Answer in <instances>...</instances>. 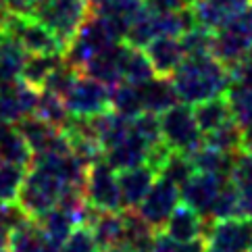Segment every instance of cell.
<instances>
[{
    "label": "cell",
    "mask_w": 252,
    "mask_h": 252,
    "mask_svg": "<svg viewBox=\"0 0 252 252\" xmlns=\"http://www.w3.org/2000/svg\"><path fill=\"white\" fill-rule=\"evenodd\" d=\"M177 98L186 104L196 106L209 98L223 96L231 86L229 69L221 65L213 55L186 57L184 63L171 75Z\"/></svg>",
    "instance_id": "6da1fadb"
},
{
    "label": "cell",
    "mask_w": 252,
    "mask_h": 252,
    "mask_svg": "<svg viewBox=\"0 0 252 252\" xmlns=\"http://www.w3.org/2000/svg\"><path fill=\"white\" fill-rule=\"evenodd\" d=\"M65 190H67V184L55 171L40 165H30L19 198H17V204H19V209L30 219H40L44 213L59 206L61 196Z\"/></svg>",
    "instance_id": "7a4b0ae2"
},
{
    "label": "cell",
    "mask_w": 252,
    "mask_h": 252,
    "mask_svg": "<svg viewBox=\"0 0 252 252\" xmlns=\"http://www.w3.org/2000/svg\"><path fill=\"white\" fill-rule=\"evenodd\" d=\"M117 42H125V40L119 35V32L113 28L106 17L92 11L88 19L84 21V25L73 35V40L67 44L65 61L82 71L90 59L96 57L98 52H102L104 48L113 46Z\"/></svg>",
    "instance_id": "3957f363"
},
{
    "label": "cell",
    "mask_w": 252,
    "mask_h": 252,
    "mask_svg": "<svg viewBox=\"0 0 252 252\" xmlns=\"http://www.w3.org/2000/svg\"><path fill=\"white\" fill-rule=\"evenodd\" d=\"M90 13L92 8L88 0H40L33 17L46 25L67 48V44L73 40V35L84 25Z\"/></svg>",
    "instance_id": "277c9868"
},
{
    "label": "cell",
    "mask_w": 252,
    "mask_h": 252,
    "mask_svg": "<svg viewBox=\"0 0 252 252\" xmlns=\"http://www.w3.org/2000/svg\"><path fill=\"white\" fill-rule=\"evenodd\" d=\"M0 30L19 42L28 55L65 52V46L61 44V40L33 15H15L4 11L0 15Z\"/></svg>",
    "instance_id": "5b68a950"
},
{
    "label": "cell",
    "mask_w": 252,
    "mask_h": 252,
    "mask_svg": "<svg viewBox=\"0 0 252 252\" xmlns=\"http://www.w3.org/2000/svg\"><path fill=\"white\" fill-rule=\"evenodd\" d=\"M160 121V138L165 146L173 152L190 155L202 144V131L196 123L194 109L190 104H175L169 111L158 115Z\"/></svg>",
    "instance_id": "8992f818"
},
{
    "label": "cell",
    "mask_w": 252,
    "mask_h": 252,
    "mask_svg": "<svg viewBox=\"0 0 252 252\" xmlns=\"http://www.w3.org/2000/svg\"><path fill=\"white\" fill-rule=\"evenodd\" d=\"M84 192H86L88 204L92 206L94 211H102V213H119V211H123L117 171L106 165L104 158L96 160V163H92V165H88Z\"/></svg>",
    "instance_id": "52a82bcc"
},
{
    "label": "cell",
    "mask_w": 252,
    "mask_h": 252,
    "mask_svg": "<svg viewBox=\"0 0 252 252\" xmlns=\"http://www.w3.org/2000/svg\"><path fill=\"white\" fill-rule=\"evenodd\" d=\"M252 244V219L231 217L209 221L204 233V252H248Z\"/></svg>",
    "instance_id": "ba28073f"
},
{
    "label": "cell",
    "mask_w": 252,
    "mask_h": 252,
    "mask_svg": "<svg viewBox=\"0 0 252 252\" xmlns=\"http://www.w3.org/2000/svg\"><path fill=\"white\" fill-rule=\"evenodd\" d=\"M179 198H182L179 186L173 184L171 179L158 175L136 211L155 231H163L167 219L179 204Z\"/></svg>",
    "instance_id": "9c48e42d"
},
{
    "label": "cell",
    "mask_w": 252,
    "mask_h": 252,
    "mask_svg": "<svg viewBox=\"0 0 252 252\" xmlns=\"http://www.w3.org/2000/svg\"><path fill=\"white\" fill-rule=\"evenodd\" d=\"M65 102L71 117H94L111 111L109 88L84 73L75 82L73 90L65 96Z\"/></svg>",
    "instance_id": "30bf717a"
},
{
    "label": "cell",
    "mask_w": 252,
    "mask_h": 252,
    "mask_svg": "<svg viewBox=\"0 0 252 252\" xmlns=\"http://www.w3.org/2000/svg\"><path fill=\"white\" fill-rule=\"evenodd\" d=\"M40 98V90L23 79H17L15 84L0 88V121L8 125H17L25 117L35 113Z\"/></svg>",
    "instance_id": "8fae6325"
},
{
    "label": "cell",
    "mask_w": 252,
    "mask_h": 252,
    "mask_svg": "<svg viewBox=\"0 0 252 252\" xmlns=\"http://www.w3.org/2000/svg\"><path fill=\"white\" fill-rule=\"evenodd\" d=\"M227 179L229 177H221V175H213V173H198L196 171V173L179 188L182 202L192 206L194 211H198L206 219L215 198H217V194L221 192V188Z\"/></svg>",
    "instance_id": "7c38bea8"
},
{
    "label": "cell",
    "mask_w": 252,
    "mask_h": 252,
    "mask_svg": "<svg viewBox=\"0 0 252 252\" xmlns=\"http://www.w3.org/2000/svg\"><path fill=\"white\" fill-rule=\"evenodd\" d=\"M206 227H209V219H204L192 206L179 202L175 206V211L171 213V217L167 219L163 233L173 242H177V244H184V242L204 238Z\"/></svg>",
    "instance_id": "4fadbf2b"
},
{
    "label": "cell",
    "mask_w": 252,
    "mask_h": 252,
    "mask_svg": "<svg viewBox=\"0 0 252 252\" xmlns=\"http://www.w3.org/2000/svg\"><path fill=\"white\" fill-rule=\"evenodd\" d=\"M158 173L150 165H140L133 169H125L117 173L119 179V190H121V202L123 211H136L140 202L144 200V196L148 194V190L155 184V179Z\"/></svg>",
    "instance_id": "5bb4252c"
},
{
    "label": "cell",
    "mask_w": 252,
    "mask_h": 252,
    "mask_svg": "<svg viewBox=\"0 0 252 252\" xmlns=\"http://www.w3.org/2000/svg\"><path fill=\"white\" fill-rule=\"evenodd\" d=\"M144 50H146L152 69L158 77H171L186 59L182 40L173 38V35H158V38L150 40Z\"/></svg>",
    "instance_id": "9a60e30c"
},
{
    "label": "cell",
    "mask_w": 252,
    "mask_h": 252,
    "mask_svg": "<svg viewBox=\"0 0 252 252\" xmlns=\"http://www.w3.org/2000/svg\"><path fill=\"white\" fill-rule=\"evenodd\" d=\"M148 152H150L148 144L129 129V133L121 142H117L115 146L104 150L102 158L106 160V165L111 169H115L119 173V171H125V169L148 165Z\"/></svg>",
    "instance_id": "2e32d148"
},
{
    "label": "cell",
    "mask_w": 252,
    "mask_h": 252,
    "mask_svg": "<svg viewBox=\"0 0 252 252\" xmlns=\"http://www.w3.org/2000/svg\"><path fill=\"white\" fill-rule=\"evenodd\" d=\"M127 42H117L113 46L104 48L102 52H98L96 57H92L86 67L82 69V73L96 79V82L104 84L106 88H111L115 84L121 82V61Z\"/></svg>",
    "instance_id": "e0dca14e"
},
{
    "label": "cell",
    "mask_w": 252,
    "mask_h": 252,
    "mask_svg": "<svg viewBox=\"0 0 252 252\" xmlns=\"http://www.w3.org/2000/svg\"><path fill=\"white\" fill-rule=\"evenodd\" d=\"M140 92H142V104H144V111L146 113H155L160 115L169 111L171 106L177 104V92H175V86L171 82V77H158L155 75L146 82L144 86H140Z\"/></svg>",
    "instance_id": "ac0fdd59"
},
{
    "label": "cell",
    "mask_w": 252,
    "mask_h": 252,
    "mask_svg": "<svg viewBox=\"0 0 252 252\" xmlns=\"http://www.w3.org/2000/svg\"><path fill=\"white\" fill-rule=\"evenodd\" d=\"M8 252H55L35 219H25L8 233Z\"/></svg>",
    "instance_id": "d6986e66"
},
{
    "label": "cell",
    "mask_w": 252,
    "mask_h": 252,
    "mask_svg": "<svg viewBox=\"0 0 252 252\" xmlns=\"http://www.w3.org/2000/svg\"><path fill=\"white\" fill-rule=\"evenodd\" d=\"M25 59H28L25 48L0 30V88L21 79Z\"/></svg>",
    "instance_id": "ffe728a7"
},
{
    "label": "cell",
    "mask_w": 252,
    "mask_h": 252,
    "mask_svg": "<svg viewBox=\"0 0 252 252\" xmlns=\"http://www.w3.org/2000/svg\"><path fill=\"white\" fill-rule=\"evenodd\" d=\"M236 155H231V152H223V150L215 148V146H209V144L202 142L200 146H198L196 150H192L188 157H190L192 165H194V169L198 171V173H213V175L229 177Z\"/></svg>",
    "instance_id": "44dd1931"
},
{
    "label": "cell",
    "mask_w": 252,
    "mask_h": 252,
    "mask_svg": "<svg viewBox=\"0 0 252 252\" xmlns=\"http://www.w3.org/2000/svg\"><path fill=\"white\" fill-rule=\"evenodd\" d=\"M40 223V227L44 231V236H46L48 244L52 246V250H59V246L63 242L67 240V236L71 231L77 227V219L71 215L67 209H63V206H55V209H50L48 213H44L40 219H35Z\"/></svg>",
    "instance_id": "7402d4cb"
},
{
    "label": "cell",
    "mask_w": 252,
    "mask_h": 252,
    "mask_svg": "<svg viewBox=\"0 0 252 252\" xmlns=\"http://www.w3.org/2000/svg\"><path fill=\"white\" fill-rule=\"evenodd\" d=\"M157 73H155V69H152V63L146 55V50L127 44L125 52H123V61H121V82H127L133 86H144Z\"/></svg>",
    "instance_id": "603a6c76"
},
{
    "label": "cell",
    "mask_w": 252,
    "mask_h": 252,
    "mask_svg": "<svg viewBox=\"0 0 252 252\" xmlns=\"http://www.w3.org/2000/svg\"><path fill=\"white\" fill-rule=\"evenodd\" d=\"M33 152L28 146V142L17 131L15 125L2 123L0 125V163H15L30 167Z\"/></svg>",
    "instance_id": "cb8c5ba5"
},
{
    "label": "cell",
    "mask_w": 252,
    "mask_h": 252,
    "mask_svg": "<svg viewBox=\"0 0 252 252\" xmlns=\"http://www.w3.org/2000/svg\"><path fill=\"white\" fill-rule=\"evenodd\" d=\"M194 117H196V123H198V127H200L202 136L233 119L231 111H229V102H227V98H225V94L209 98V100L196 104L194 106Z\"/></svg>",
    "instance_id": "d4e9b609"
},
{
    "label": "cell",
    "mask_w": 252,
    "mask_h": 252,
    "mask_svg": "<svg viewBox=\"0 0 252 252\" xmlns=\"http://www.w3.org/2000/svg\"><path fill=\"white\" fill-rule=\"evenodd\" d=\"M65 63V52H52V55H28L21 71V79L25 84L42 90L50 73L59 65Z\"/></svg>",
    "instance_id": "484cf974"
},
{
    "label": "cell",
    "mask_w": 252,
    "mask_h": 252,
    "mask_svg": "<svg viewBox=\"0 0 252 252\" xmlns=\"http://www.w3.org/2000/svg\"><path fill=\"white\" fill-rule=\"evenodd\" d=\"M88 225H90V229L94 231V238L98 240V244H100L102 250L123 242V211H119V213L96 211Z\"/></svg>",
    "instance_id": "4316f807"
},
{
    "label": "cell",
    "mask_w": 252,
    "mask_h": 252,
    "mask_svg": "<svg viewBox=\"0 0 252 252\" xmlns=\"http://www.w3.org/2000/svg\"><path fill=\"white\" fill-rule=\"evenodd\" d=\"M109 100H111V111L125 117V119H133V117L144 113L140 86H133L127 82L115 84L109 88Z\"/></svg>",
    "instance_id": "83f0119b"
},
{
    "label": "cell",
    "mask_w": 252,
    "mask_h": 252,
    "mask_svg": "<svg viewBox=\"0 0 252 252\" xmlns=\"http://www.w3.org/2000/svg\"><path fill=\"white\" fill-rule=\"evenodd\" d=\"M157 231L144 221L138 211H123V242L138 250L150 252Z\"/></svg>",
    "instance_id": "f1b7e54d"
},
{
    "label": "cell",
    "mask_w": 252,
    "mask_h": 252,
    "mask_svg": "<svg viewBox=\"0 0 252 252\" xmlns=\"http://www.w3.org/2000/svg\"><path fill=\"white\" fill-rule=\"evenodd\" d=\"M42 121H46L48 125L57 129H63L69 125L71 121V113L67 109V102L63 96H57L52 92H46V90H40V98H38V106H35V113Z\"/></svg>",
    "instance_id": "f546056e"
},
{
    "label": "cell",
    "mask_w": 252,
    "mask_h": 252,
    "mask_svg": "<svg viewBox=\"0 0 252 252\" xmlns=\"http://www.w3.org/2000/svg\"><path fill=\"white\" fill-rule=\"evenodd\" d=\"M231 217H244L242 215V196L240 190L233 186L229 179L223 184L221 192L215 198V202L209 211V221H221V219H231Z\"/></svg>",
    "instance_id": "4dcf8cb0"
},
{
    "label": "cell",
    "mask_w": 252,
    "mask_h": 252,
    "mask_svg": "<svg viewBox=\"0 0 252 252\" xmlns=\"http://www.w3.org/2000/svg\"><path fill=\"white\" fill-rule=\"evenodd\" d=\"M225 98L229 102V111L233 121L240 125V129L252 127V90L231 84L229 90L225 92Z\"/></svg>",
    "instance_id": "1f68e13d"
},
{
    "label": "cell",
    "mask_w": 252,
    "mask_h": 252,
    "mask_svg": "<svg viewBox=\"0 0 252 252\" xmlns=\"http://www.w3.org/2000/svg\"><path fill=\"white\" fill-rule=\"evenodd\" d=\"M25 173H28V167H23V165L0 163V202L2 204L17 202Z\"/></svg>",
    "instance_id": "d6a6232c"
},
{
    "label": "cell",
    "mask_w": 252,
    "mask_h": 252,
    "mask_svg": "<svg viewBox=\"0 0 252 252\" xmlns=\"http://www.w3.org/2000/svg\"><path fill=\"white\" fill-rule=\"evenodd\" d=\"M202 142L209 144V146L219 148L223 152H231V155H236V152L242 150V129H240V125L231 119L225 125H221V127L204 133Z\"/></svg>",
    "instance_id": "836d02e7"
},
{
    "label": "cell",
    "mask_w": 252,
    "mask_h": 252,
    "mask_svg": "<svg viewBox=\"0 0 252 252\" xmlns=\"http://www.w3.org/2000/svg\"><path fill=\"white\" fill-rule=\"evenodd\" d=\"M194 173H196V169L192 165L190 157L184 155V152H173V150L169 152V157L165 158V163L160 165V169H158L160 177L171 179V182L177 184L179 188H182Z\"/></svg>",
    "instance_id": "e575fe53"
},
{
    "label": "cell",
    "mask_w": 252,
    "mask_h": 252,
    "mask_svg": "<svg viewBox=\"0 0 252 252\" xmlns=\"http://www.w3.org/2000/svg\"><path fill=\"white\" fill-rule=\"evenodd\" d=\"M79 77H82V71L65 61L63 65H59L50 73V77L46 79V84H44L42 90H46V92H52V94L65 98L71 90H73V86H75V82Z\"/></svg>",
    "instance_id": "d590c367"
},
{
    "label": "cell",
    "mask_w": 252,
    "mask_h": 252,
    "mask_svg": "<svg viewBox=\"0 0 252 252\" xmlns=\"http://www.w3.org/2000/svg\"><path fill=\"white\" fill-rule=\"evenodd\" d=\"M213 35H215V32L202 28V25H194V28L188 30L184 35H179L186 57L211 55V50H213Z\"/></svg>",
    "instance_id": "8d00e7d4"
},
{
    "label": "cell",
    "mask_w": 252,
    "mask_h": 252,
    "mask_svg": "<svg viewBox=\"0 0 252 252\" xmlns=\"http://www.w3.org/2000/svg\"><path fill=\"white\" fill-rule=\"evenodd\" d=\"M57 252H102V248L94 238V231L90 229V225H77Z\"/></svg>",
    "instance_id": "74e56055"
},
{
    "label": "cell",
    "mask_w": 252,
    "mask_h": 252,
    "mask_svg": "<svg viewBox=\"0 0 252 252\" xmlns=\"http://www.w3.org/2000/svg\"><path fill=\"white\" fill-rule=\"evenodd\" d=\"M229 182L240 190V194L252 192V157L246 152H238L233 158V167L229 173Z\"/></svg>",
    "instance_id": "f35d334b"
},
{
    "label": "cell",
    "mask_w": 252,
    "mask_h": 252,
    "mask_svg": "<svg viewBox=\"0 0 252 252\" xmlns=\"http://www.w3.org/2000/svg\"><path fill=\"white\" fill-rule=\"evenodd\" d=\"M25 219H30L25 215L19 204H2L0 202V248H6L8 244V233H11L13 227H17L19 223H23Z\"/></svg>",
    "instance_id": "ab89813d"
},
{
    "label": "cell",
    "mask_w": 252,
    "mask_h": 252,
    "mask_svg": "<svg viewBox=\"0 0 252 252\" xmlns=\"http://www.w3.org/2000/svg\"><path fill=\"white\" fill-rule=\"evenodd\" d=\"M229 75H231V84L252 90V48H248L246 55L229 69Z\"/></svg>",
    "instance_id": "60d3db41"
},
{
    "label": "cell",
    "mask_w": 252,
    "mask_h": 252,
    "mask_svg": "<svg viewBox=\"0 0 252 252\" xmlns=\"http://www.w3.org/2000/svg\"><path fill=\"white\" fill-rule=\"evenodd\" d=\"M196 0H144L150 11L155 13H169V11H182V8H190Z\"/></svg>",
    "instance_id": "b9f144b4"
},
{
    "label": "cell",
    "mask_w": 252,
    "mask_h": 252,
    "mask_svg": "<svg viewBox=\"0 0 252 252\" xmlns=\"http://www.w3.org/2000/svg\"><path fill=\"white\" fill-rule=\"evenodd\" d=\"M40 0H6V11L15 15H33Z\"/></svg>",
    "instance_id": "7bdbcfd3"
},
{
    "label": "cell",
    "mask_w": 252,
    "mask_h": 252,
    "mask_svg": "<svg viewBox=\"0 0 252 252\" xmlns=\"http://www.w3.org/2000/svg\"><path fill=\"white\" fill-rule=\"evenodd\" d=\"M175 252H204V238L200 240H192V242H184V244H177Z\"/></svg>",
    "instance_id": "ee69618b"
},
{
    "label": "cell",
    "mask_w": 252,
    "mask_h": 252,
    "mask_svg": "<svg viewBox=\"0 0 252 252\" xmlns=\"http://www.w3.org/2000/svg\"><path fill=\"white\" fill-rule=\"evenodd\" d=\"M102 252H144V250H138V248H133L129 244H125V242H121V244H115L111 248H104Z\"/></svg>",
    "instance_id": "f6af8a7d"
},
{
    "label": "cell",
    "mask_w": 252,
    "mask_h": 252,
    "mask_svg": "<svg viewBox=\"0 0 252 252\" xmlns=\"http://www.w3.org/2000/svg\"><path fill=\"white\" fill-rule=\"evenodd\" d=\"M104 2H109V0H88V4H90V8H92V11H96V8H100Z\"/></svg>",
    "instance_id": "bcb514c9"
},
{
    "label": "cell",
    "mask_w": 252,
    "mask_h": 252,
    "mask_svg": "<svg viewBox=\"0 0 252 252\" xmlns=\"http://www.w3.org/2000/svg\"><path fill=\"white\" fill-rule=\"evenodd\" d=\"M6 11V0H0V15Z\"/></svg>",
    "instance_id": "7dc6e473"
},
{
    "label": "cell",
    "mask_w": 252,
    "mask_h": 252,
    "mask_svg": "<svg viewBox=\"0 0 252 252\" xmlns=\"http://www.w3.org/2000/svg\"><path fill=\"white\" fill-rule=\"evenodd\" d=\"M0 252H8V250L6 248H0Z\"/></svg>",
    "instance_id": "c3c4849f"
},
{
    "label": "cell",
    "mask_w": 252,
    "mask_h": 252,
    "mask_svg": "<svg viewBox=\"0 0 252 252\" xmlns=\"http://www.w3.org/2000/svg\"><path fill=\"white\" fill-rule=\"evenodd\" d=\"M248 252H252V244H250V250H248Z\"/></svg>",
    "instance_id": "681fc988"
},
{
    "label": "cell",
    "mask_w": 252,
    "mask_h": 252,
    "mask_svg": "<svg viewBox=\"0 0 252 252\" xmlns=\"http://www.w3.org/2000/svg\"><path fill=\"white\" fill-rule=\"evenodd\" d=\"M250 6H252V0H250Z\"/></svg>",
    "instance_id": "f907efd6"
},
{
    "label": "cell",
    "mask_w": 252,
    "mask_h": 252,
    "mask_svg": "<svg viewBox=\"0 0 252 252\" xmlns=\"http://www.w3.org/2000/svg\"><path fill=\"white\" fill-rule=\"evenodd\" d=\"M0 125H2V121H0Z\"/></svg>",
    "instance_id": "816d5d0a"
}]
</instances>
